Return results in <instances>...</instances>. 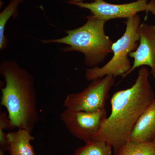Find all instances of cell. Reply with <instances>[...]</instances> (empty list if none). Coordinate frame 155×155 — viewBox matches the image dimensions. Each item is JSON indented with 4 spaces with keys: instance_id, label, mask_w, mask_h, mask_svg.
<instances>
[{
    "instance_id": "obj_16",
    "label": "cell",
    "mask_w": 155,
    "mask_h": 155,
    "mask_svg": "<svg viewBox=\"0 0 155 155\" xmlns=\"http://www.w3.org/2000/svg\"><path fill=\"white\" fill-rule=\"evenodd\" d=\"M5 151L2 150H0V155H5Z\"/></svg>"
},
{
    "instance_id": "obj_5",
    "label": "cell",
    "mask_w": 155,
    "mask_h": 155,
    "mask_svg": "<svg viewBox=\"0 0 155 155\" xmlns=\"http://www.w3.org/2000/svg\"><path fill=\"white\" fill-rule=\"evenodd\" d=\"M112 76H105L92 81L80 92L67 95L63 106L66 109L75 111L94 112L105 108L109 92L114 84Z\"/></svg>"
},
{
    "instance_id": "obj_4",
    "label": "cell",
    "mask_w": 155,
    "mask_h": 155,
    "mask_svg": "<svg viewBox=\"0 0 155 155\" xmlns=\"http://www.w3.org/2000/svg\"><path fill=\"white\" fill-rule=\"evenodd\" d=\"M125 23V32L112 46L113 56L111 60L102 67L97 66L87 69L85 73L87 80L91 81L107 75L122 77L131 69L132 65L128 56L138 46L140 17L137 14L127 19Z\"/></svg>"
},
{
    "instance_id": "obj_11",
    "label": "cell",
    "mask_w": 155,
    "mask_h": 155,
    "mask_svg": "<svg viewBox=\"0 0 155 155\" xmlns=\"http://www.w3.org/2000/svg\"><path fill=\"white\" fill-rule=\"evenodd\" d=\"M24 0H12L0 14V49H5L8 40L5 35V29L8 20L11 17L15 18L18 15L17 8Z\"/></svg>"
},
{
    "instance_id": "obj_8",
    "label": "cell",
    "mask_w": 155,
    "mask_h": 155,
    "mask_svg": "<svg viewBox=\"0 0 155 155\" xmlns=\"http://www.w3.org/2000/svg\"><path fill=\"white\" fill-rule=\"evenodd\" d=\"M138 31L140 37L138 47L129 55L134 60L133 64L129 72L122 78L126 77L137 68L146 66L150 68V73L155 79V25L143 22Z\"/></svg>"
},
{
    "instance_id": "obj_10",
    "label": "cell",
    "mask_w": 155,
    "mask_h": 155,
    "mask_svg": "<svg viewBox=\"0 0 155 155\" xmlns=\"http://www.w3.org/2000/svg\"><path fill=\"white\" fill-rule=\"evenodd\" d=\"M28 130L18 128L17 131L7 134L10 155H36L31 142L35 137Z\"/></svg>"
},
{
    "instance_id": "obj_6",
    "label": "cell",
    "mask_w": 155,
    "mask_h": 155,
    "mask_svg": "<svg viewBox=\"0 0 155 155\" xmlns=\"http://www.w3.org/2000/svg\"><path fill=\"white\" fill-rule=\"evenodd\" d=\"M60 117L72 135L86 143L94 138L107 117L104 108L94 112L65 109Z\"/></svg>"
},
{
    "instance_id": "obj_12",
    "label": "cell",
    "mask_w": 155,
    "mask_h": 155,
    "mask_svg": "<svg viewBox=\"0 0 155 155\" xmlns=\"http://www.w3.org/2000/svg\"><path fill=\"white\" fill-rule=\"evenodd\" d=\"M74 150L72 155H112V147L102 140H92Z\"/></svg>"
},
{
    "instance_id": "obj_14",
    "label": "cell",
    "mask_w": 155,
    "mask_h": 155,
    "mask_svg": "<svg viewBox=\"0 0 155 155\" xmlns=\"http://www.w3.org/2000/svg\"><path fill=\"white\" fill-rule=\"evenodd\" d=\"M15 128L9 119L8 114L5 112H1L0 114V144L5 146L8 144L7 134L4 132L6 129H13Z\"/></svg>"
},
{
    "instance_id": "obj_7",
    "label": "cell",
    "mask_w": 155,
    "mask_h": 155,
    "mask_svg": "<svg viewBox=\"0 0 155 155\" xmlns=\"http://www.w3.org/2000/svg\"><path fill=\"white\" fill-rule=\"evenodd\" d=\"M72 5L89 10L94 17L106 22L113 19H128L142 11L151 12L155 16V0H137L124 4H112L102 0L89 3H74Z\"/></svg>"
},
{
    "instance_id": "obj_3",
    "label": "cell",
    "mask_w": 155,
    "mask_h": 155,
    "mask_svg": "<svg viewBox=\"0 0 155 155\" xmlns=\"http://www.w3.org/2000/svg\"><path fill=\"white\" fill-rule=\"evenodd\" d=\"M82 26L65 30L67 36L55 39L44 40L43 43H59L68 45L61 49L63 52L77 51L84 56V63L91 68L97 67L112 53L114 42L106 35L104 25L106 21L92 15L87 17Z\"/></svg>"
},
{
    "instance_id": "obj_2",
    "label": "cell",
    "mask_w": 155,
    "mask_h": 155,
    "mask_svg": "<svg viewBox=\"0 0 155 155\" xmlns=\"http://www.w3.org/2000/svg\"><path fill=\"white\" fill-rule=\"evenodd\" d=\"M0 74L5 81L1 89V105L7 109L14 127L31 133L39 120L33 76L16 61L8 60L0 64Z\"/></svg>"
},
{
    "instance_id": "obj_9",
    "label": "cell",
    "mask_w": 155,
    "mask_h": 155,
    "mask_svg": "<svg viewBox=\"0 0 155 155\" xmlns=\"http://www.w3.org/2000/svg\"><path fill=\"white\" fill-rule=\"evenodd\" d=\"M129 141L155 142V99L139 117Z\"/></svg>"
},
{
    "instance_id": "obj_15",
    "label": "cell",
    "mask_w": 155,
    "mask_h": 155,
    "mask_svg": "<svg viewBox=\"0 0 155 155\" xmlns=\"http://www.w3.org/2000/svg\"><path fill=\"white\" fill-rule=\"evenodd\" d=\"M83 1V0H69L67 2L69 4H72V3L82 2ZM91 1H93L94 2H98V1H102V0H91Z\"/></svg>"
},
{
    "instance_id": "obj_13",
    "label": "cell",
    "mask_w": 155,
    "mask_h": 155,
    "mask_svg": "<svg viewBox=\"0 0 155 155\" xmlns=\"http://www.w3.org/2000/svg\"><path fill=\"white\" fill-rule=\"evenodd\" d=\"M116 155H155V142L127 141Z\"/></svg>"
},
{
    "instance_id": "obj_18",
    "label": "cell",
    "mask_w": 155,
    "mask_h": 155,
    "mask_svg": "<svg viewBox=\"0 0 155 155\" xmlns=\"http://www.w3.org/2000/svg\"><path fill=\"white\" fill-rule=\"evenodd\" d=\"M151 1H153V0H151Z\"/></svg>"
},
{
    "instance_id": "obj_17",
    "label": "cell",
    "mask_w": 155,
    "mask_h": 155,
    "mask_svg": "<svg viewBox=\"0 0 155 155\" xmlns=\"http://www.w3.org/2000/svg\"></svg>"
},
{
    "instance_id": "obj_1",
    "label": "cell",
    "mask_w": 155,
    "mask_h": 155,
    "mask_svg": "<svg viewBox=\"0 0 155 155\" xmlns=\"http://www.w3.org/2000/svg\"><path fill=\"white\" fill-rule=\"evenodd\" d=\"M150 74L146 67H141L132 86L113 94L110 101L111 114L93 139L110 145L114 155L129 141L139 117L155 99Z\"/></svg>"
}]
</instances>
